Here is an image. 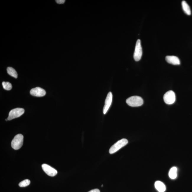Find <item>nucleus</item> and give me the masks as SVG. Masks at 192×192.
Here are the masks:
<instances>
[{
    "mask_svg": "<svg viewBox=\"0 0 192 192\" xmlns=\"http://www.w3.org/2000/svg\"><path fill=\"white\" fill-rule=\"evenodd\" d=\"M113 100V95L111 92L108 93L105 100V105L103 108V113L105 114L110 106Z\"/></svg>",
    "mask_w": 192,
    "mask_h": 192,
    "instance_id": "obj_9",
    "label": "nucleus"
},
{
    "mask_svg": "<svg viewBox=\"0 0 192 192\" xmlns=\"http://www.w3.org/2000/svg\"><path fill=\"white\" fill-rule=\"evenodd\" d=\"M30 93L31 95L34 97H42L46 95V92L43 89L37 87L31 89Z\"/></svg>",
    "mask_w": 192,
    "mask_h": 192,
    "instance_id": "obj_8",
    "label": "nucleus"
},
{
    "mask_svg": "<svg viewBox=\"0 0 192 192\" xmlns=\"http://www.w3.org/2000/svg\"><path fill=\"white\" fill-rule=\"evenodd\" d=\"M25 110L21 108H17L10 111L8 118V120H11L14 118L19 117L24 114Z\"/></svg>",
    "mask_w": 192,
    "mask_h": 192,
    "instance_id": "obj_6",
    "label": "nucleus"
},
{
    "mask_svg": "<svg viewBox=\"0 0 192 192\" xmlns=\"http://www.w3.org/2000/svg\"><path fill=\"white\" fill-rule=\"evenodd\" d=\"M42 167L43 171L47 175L50 177H54L57 174V171L55 169L47 164H43L42 165Z\"/></svg>",
    "mask_w": 192,
    "mask_h": 192,
    "instance_id": "obj_7",
    "label": "nucleus"
},
{
    "mask_svg": "<svg viewBox=\"0 0 192 192\" xmlns=\"http://www.w3.org/2000/svg\"><path fill=\"white\" fill-rule=\"evenodd\" d=\"M182 6L183 10L187 15H191V11L190 6L186 1H182Z\"/></svg>",
    "mask_w": 192,
    "mask_h": 192,
    "instance_id": "obj_12",
    "label": "nucleus"
},
{
    "mask_svg": "<svg viewBox=\"0 0 192 192\" xmlns=\"http://www.w3.org/2000/svg\"><path fill=\"white\" fill-rule=\"evenodd\" d=\"M155 187L159 192H164L166 190V187L164 183L160 181H157L155 183Z\"/></svg>",
    "mask_w": 192,
    "mask_h": 192,
    "instance_id": "obj_11",
    "label": "nucleus"
},
{
    "mask_svg": "<svg viewBox=\"0 0 192 192\" xmlns=\"http://www.w3.org/2000/svg\"><path fill=\"white\" fill-rule=\"evenodd\" d=\"M164 102L166 104L168 105L172 104L175 102L176 100L175 93L172 90L166 92L164 95Z\"/></svg>",
    "mask_w": 192,
    "mask_h": 192,
    "instance_id": "obj_5",
    "label": "nucleus"
},
{
    "mask_svg": "<svg viewBox=\"0 0 192 192\" xmlns=\"http://www.w3.org/2000/svg\"><path fill=\"white\" fill-rule=\"evenodd\" d=\"M128 141L126 139H123L119 140L112 146L109 149L110 154H112L117 152L122 148L128 144Z\"/></svg>",
    "mask_w": 192,
    "mask_h": 192,
    "instance_id": "obj_3",
    "label": "nucleus"
},
{
    "mask_svg": "<svg viewBox=\"0 0 192 192\" xmlns=\"http://www.w3.org/2000/svg\"><path fill=\"white\" fill-rule=\"evenodd\" d=\"M142 55V50L141 45V40L139 39L137 40L135 46L134 57L136 61H139L141 60Z\"/></svg>",
    "mask_w": 192,
    "mask_h": 192,
    "instance_id": "obj_4",
    "label": "nucleus"
},
{
    "mask_svg": "<svg viewBox=\"0 0 192 192\" xmlns=\"http://www.w3.org/2000/svg\"><path fill=\"white\" fill-rule=\"evenodd\" d=\"M6 121H7L8 120V118H7V119H6Z\"/></svg>",
    "mask_w": 192,
    "mask_h": 192,
    "instance_id": "obj_19",
    "label": "nucleus"
},
{
    "mask_svg": "<svg viewBox=\"0 0 192 192\" xmlns=\"http://www.w3.org/2000/svg\"><path fill=\"white\" fill-rule=\"evenodd\" d=\"M30 184V181L29 179H25L19 183V186L20 187H25L29 186Z\"/></svg>",
    "mask_w": 192,
    "mask_h": 192,
    "instance_id": "obj_16",
    "label": "nucleus"
},
{
    "mask_svg": "<svg viewBox=\"0 0 192 192\" xmlns=\"http://www.w3.org/2000/svg\"><path fill=\"white\" fill-rule=\"evenodd\" d=\"M56 1L57 4H62L65 3V0H56Z\"/></svg>",
    "mask_w": 192,
    "mask_h": 192,
    "instance_id": "obj_17",
    "label": "nucleus"
},
{
    "mask_svg": "<svg viewBox=\"0 0 192 192\" xmlns=\"http://www.w3.org/2000/svg\"><path fill=\"white\" fill-rule=\"evenodd\" d=\"M126 103L131 107H138L144 104L142 97L137 96H134L129 97L126 100Z\"/></svg>",
    "mask_w": 192,
    "mask_h": 192,
    "instance_id": "obj_1",
    "label": "nucleus"
},
{
    "mask_svg": "<svg viewBox=\"0 0 192 192\" xmlns=\"http://www.w3.org/2000/svg\"><path fill=\"white\" fill-rule=\"evenodd\" d=\"M88 192H100V190L97 188L90 190Z\"/></svg>",
    "mask_w": 192,
    "mask_h": 192,
    "instance_id": "obj_18",
    "label": "nucleus"
},
{
    "mask_svg": "<svg viewBox=\"0 0 192 192\" xmlns=\"http://www.w3.org/2000/svg\"><path fill=\"white\" fill-rule=\"evenodd\" d=\"M165 60L169 64H173V65H179L180 64L179 59L175 56H167L165 57Z\"/></svg>",
    "mask_w": 192,
    "mask_h": 192,
    "instance_id": "obj_10",
    "label": "nucleus"
},
{
    "mask_svg": "<svg viewBox=\"0 0 192 192\" xmlns=\"http://www.w3.org/2000/svg\"><path fill=\"white\" fill-rule=\"evenodd\" d=\"M7 71L9 74L10 76L13 77L15 78H17V74L16 71L13 68L11 67H8L7 69Z\"/></svg>",
    "mask_w": 192,
    "mask_h": 192,
    "instance_id": "obj_14",
    "label": "nucleus"
},
{
    "mask_svg": "<svg viewBox=\"0 0 192 192\" xmlns=\"http://www.w3.org/2000/svg\"><path fill=\"white\" fill-rule=\"evenodd\" d=\"M24 136L22 134H19L16 135L11 142L12 148L15 150L20 149L23 145Z\"/></svg>",
    "mask_w": 192,
    "mask_h": 192,
    "instance_id": "obj_2",
    "label": "nucleus"
},
{
    "mask_svg": "<svg viewBox=\"0 0 192 192\" xmlns=\"http://www.w3.org/2000/svg\"><path fill=\"white\" fill-rule=\"evenodd\" d=\"M177 167H174L171 168L169 173V175L170 178L174 179L177 177Z\"/></svg>",
    "mask_w": 192,
    "mask_h": 192,
    "instance_id": "obj_13",
    "label": "nucleus"
},
{
    "mask_svg": "<svg viewBox=\"0 0 192 192\" xmlns=\"http://www.w3.org/2000/svg\"><path fill=\"white\" fill-rule=\"evenodd\" d=\"M2 85L3 88L7 90H11L12 88L11 84L9 82H3Z\"/></svg>",
    "mask_w": 192,
    "mask_h": 192,
    "instance_id": "obj_15",
    "label": "nucleus"
}]
</instances>
